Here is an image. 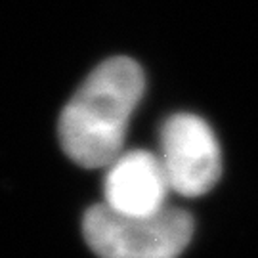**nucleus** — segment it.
<instances>
[{"mask_svg":"<svg viewBox=\"0 0 258 258\" xmlns=\"http://www.w3.org/2000/svg\"><path fill=\"white\" fill-rule=\"evenodd\" d=\"M144 90V71L134 59L117 55L98 65L61 111L57 134L67 157L84 168L109 166L124 151Z\"/></svg>","mask_w":258,"mask_h":258,"instance_id":"obj_1","label":"nucleus"},{"mask_svg":"<svg viewBox=\"0 0 258 258\" xmlns=\"http://www.w3.org/2000/svg\"><path fill=\"white\" fill-rule=\"evenodd\" d=\"M83 233L100 258H178L191 241L194 218L170 205L151 216H124L94 205L84 212Z\"/></svg>","mask_w":258,"mask_h":258,"instance_id":"obj_2","label":"nucleus"},{"mask_svg":"<svg viewBox=\"0 0 258 258\" xmlns=\"http://www.w3.org/2000/svg\"><path fill=\"white\" fill-rule=\"evenodd\" d=\"M161 166L170 191L201 197L222 174L218 140L209 122L194 113H176L161 128Z\"/></svg>","mask_w":258,"mask_h":258,"instance_id":"obj_3","label":"nucleus"},{"mask_svg":"<svg viewBox=\"0 0 258 258\" xmlns=\"http://www.w3.org/2000/svg\"><path fill=\"white\" fill-rule=\"evenodd\" d=\"M103 178V203L124 216H151L168 207L170 187L155 153L146 149L122 151Z\"/></svg>","mask_w":258,"mask_h":258,"instance_id":"obj_4","label":"nucleus"}]
</instances>
